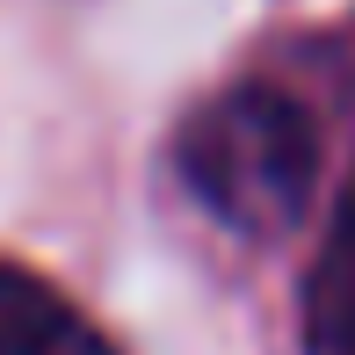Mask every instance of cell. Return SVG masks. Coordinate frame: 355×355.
Listing matches in <instances>:
<instances>
[{"label": "cell", "instance_id": "obj_1", "mask_svg": "<svg viewBox=\"0 0 355 355\" xmlns=\"http://www.w3.org/2000/svg\"><path fill=\"white\" fill-rule=\"evenodd\" d=\"M327 131L276 80H232L174 123L182 189L239 239H283L319 196Z\"/></svg>", "mask_w": 355, "mask_h": 355}, {"label": "cell", "instance_id": "obj_2", "mask_svg": "<svg viewBox=\"0 0 355 355\" xmlns=\"http://www.w3.org/2000/svg\"><path fill=\"white\" fill-rule=\"evenodd\" d=\"M0 355H123L44 268L0 254Z\"/></svg>", "mask_w": 355, "mask_h": 355}, {"label": "cell", "instance_id": "obj_3", "mask_svg": "<svg viewBox=\"0 0 355 355\" xmlns=\"http://www.w3.org/2000/svg\"><path fill=\"white\" fill-rule=\"evenodd\" d=\"M297 327H304V355H355V189L319 232V254L304 268V297H297Z\"/></svg>", "mask_w": 355, "mask_h": 355}]
</instances>
